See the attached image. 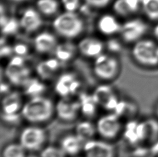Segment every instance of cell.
<instances>
[{
    "mask_svg": "<svg viewBox=\"0 0 158 157\" xmlns=\"http://www.w3.org/2000/svg\"><path fill=\"white\" fill-rule=\"evenodd\" d=\"M55 113V105L49 98L43 96L32 97L24 103L21 110L22 119L33 124L49 120Z\"/></svg>",
    "mask_w": 158,
    "mask_h": 157,
    "instance_id": "6da1fadb",
    "label": "cell"
},
{
    "mask_svg": "<svg viewBox=\"0 0 158 157\" xmlns=\"http://www.w3.org/2000/svg\"><path fill=\"white\" fill-rule=\"evenodd\" d=\"M52 25L58 35L68 40L78 37L84 29L83 22L80 17L75 12L69 11L56 17Z\"/></svg>",
    "mask_w": 158,
    "mask_h": 157,
    "instance_id": "7a4b0ae2",
    "label": "cell"
},
{
    "mask_svg": "<svg viewBox=\"0 0 158 157\" xmlns=\"http://www.w3.org/2000/svg\"><path fill=\"white\" fill-rule=\"evenodd\" d=\"M131 55L140 66L148 68L158 66V44L150 39H142L135 42Z\"/></svg>",
    "mask_w": 158,
    "mask_h": 157,
    "instance_id": "3957f363",
    "label": "cell"
},
{
    "mask_svg": "<svg viewBox=\"0 0 158 157\" xmlns=\"http://www.w3.org/2000/svg\"><path fill=\"white\" fill-rule=\"evenodd\" d=\"M5 75L10 84L22 87L31 78V70L27 65L25 57L15 55L6 66Z\"/></svg>",
    "mask_w": 158,
    "mask_h": 157,
    "instance_id": "277c9868",
    "label": "cell"
},
{
    "mask_svg": "<svg viewBox=\"0 0 158 157\" xmlns=\"http://www.w3.org/2000/svg\"><path fill=\"white\" fill-rule=\"evenodd\" d=\"M93 71L98 79L109 82L118 77L121 71V64L115 56L102 53L94 59Z\"/></svg>",
    "mask_w": 158,
    "mask_h": 157,
    "instance_id": "5b68a950",
    "label": "cell"
},
{
    "mask_svg": "<svg viewBox=\"0 0 158 157\" xmlns=\"http://www.w3.org/2000/svg\"><path fill=\"white\" fill-rule=\"evenodd\" d=\"M46 140V131L38 126L32 125L22 130L19 134V143L27 151L35 152L42 149Z\"/></svg>",
    "mask_w": 158,
    "mask_h": 157,
    "instance_id": "8992f818",
    "label": "cell"
},
{
    "mask_svg": "<svg viewBox=\"0 0 158 157\" xmlns=\"http://www.w3.org/2000/svg\"><path fill=\"white\" fill-rule=\"evenodd\" d=\"M96 127L98 135L106 140L115 139L122 131L121 119L114 112L101 116L96 123Z\"/></svg>",
    "mask_w": 158,
    "mask_h": 157,
    "instance_id": "52a82bcc",
    "label": "cell"
},
{
    "mask_svg": "<svg viewBox=\"0 0 158 157\" xmlns=\"http://www.w3.org/2000/svg\"><path fill=\"white\" fill-rule=\"evenodd\" d=\"M81 85L77 75L72 72H66L61 74L56 80L54 90L60 98L72 97L79 93Z\"/></svg>",
    "mask_w": 158,
    "mask_h": 157,
    "instance_id": "ba28073f",
    "label": "cell"
},
{
    "mask_svg": "<svg viewBox=\"0 0 158 157\" xmlns=\"http://www.w3.org/2000/svg\"><path fill=\"white\" fill-rule=\"evenodd\" d=\"M147 25L142 19H133L121 25L119 33L124 42L135 44L142 40L147 31Z\"/></svg>",
    "mask_w": 158,
    "mask_h": 157,
    "instance_id": "9c48e42d",
    "label": "cell"
},
{
    "mask_svg": "<svg viewBox=\"0 0 158 157\" xmlns=\"http://www.w3.org/2000/svg\"><path fill=\"white\" fill-rule=\"evenodd\" d=\"M92 95L98 106L109 111L113 112L120 100L113 87L108 84L97 87Z\"/></svg>",
    "mask_w": 158,
    "mask_h": 157,
    "instance_id": "30bf717a",
    "label": "cell"
},
{
    "mask_svg": "<svg viewBox=\"0 0 158 157\" xmlns=\"http://www.w3.org/2000/svg\"><path fill=\"white\" fill-rule=\"evenodd\" d=\"M81 113L78 100L72 97L60 98L55 105V114L59 119L65 122L74 121Z\"/></svg>",
    "mask_w": 158,
    "mask_h": 157,
    "instance_id": "8fae6325",
    "label": "cell"
},
{
    "mask_svg": "<svg viewBox=\"0 0 158 157\" xmlns=\"http://www.w3.org/2000/svg\"><path fill=\"white\" fill-rule=\"evenodd\" d=\"M85 157H115L116 150L113 145L101 140L92 139L84 144Z\"/></svg>",
    "mask_w": 158,
    "mask_h": 157,
    "instance_id": "7c38bea8",
    "label": "cell"
},
{
    "mask_svg": "<svg viewBox=\"0 0 158 157\" xmlns=\"http://www.w3.org/2000/svg\"><path fill=\"white\" fill-rule=\"evenodd\" d=\"M77 47L78 52L84 57L95 59L103 53L106 44L97 38L85 37L79 41Z\"/></svg>",
    "mask_w": 158,
    "mask_h": 157,
    "instance_id": "4fadbf2b",
    "label": "cell"
},
{
    "mask_svg": "<svg viewBox=\"0 0 158 157\" xmlns=\"http://www.w3.org/2000/svg\"><path fill=\"white\" fill-rule=\"evenodd\" d=\"M58 44L56 36L47 31L38 33L33 41V46L35 51L40 54L53 53Z\"/></svg>",
    "mask_w": 158,
    "mask_h": 157,
    "instance_id": "5bb4252c",
    "label": "cell"
},
{
    "mask_svg": "<svg viewBox=\"0 0 158 157\" xmlns=\"http://www.w3.org/2000/svg\"><path fill=\"white\" fill-rule=\"evenodd\" d=\"M61 63L56 57L45 59L36 65L35 72L41 80H49L60 70Z\"/></svg>",
    "mask_w": 158,
    "mask_h": 157,
    "instance_id": "9a60e30c",
    "label": "cell"
},
{
    "mask_svg": "<svg viewBox=\"0 0 158 157\" xmlns=\"http://www.w3.org/2000/svg\"><path fill=\"white\" fill-rule=\"evenodd\" d=\"M20 27L27 33H33L42 26V19L35 9L27 8L22 13L19 19Z\"/></svg>",
    "mask_w": 158,
    "mask_h": 157,
    "instance_id": "2e32d148",
    "label": "cell"
},
{
    "mask_svg": "<svg viewBox=\"0 0 158 157\" xmlns=\"http://www.w3.org/2000/svg\"><path fill=\"white\" fill-rule=\"evenodd\" d=\"M22 94L18 91H10L5 94L2 101V113H21L23 107Z\"/></svg>",
    "mask_w": 158,
    "mask_h": 157,
    "instance_id": "e0dca14e",
    "label": "cell"
},
{
    "mask_svg": "<svg viewBox=\"0 0 158 157\" xmlns=\"http://www.w3.org/2000/svg\"><path fill=\"white\" fill-rule=\"evenodd\" d=\"M85 141L77 134H68L60 141V147L67 155L76 156L83 150Z\"/></svg>",
    "mask_w": 158,
    "mask_h": 157,
    "instance_id": "ac0fdd59",
    "label": "cell"
},
{
    "mask_svg": "<svg viewBox=\"0 0 158 157\" xmlns=\"http://www.w3.org/2000/svg\"><path fill=\"white\" fill-rule=\"evenodd\" d=\"M97 27L99 32L103 35L112 36L120 32L121 25L114 16L106 14L101 16L98 19Z\"/></svg>",
    "mask_w": 158,
    "mask_h": 157,
    "instance_id": "d6986e66",
    "label": "cell"
},
{
    "mask_svg": "<svg viewBox=\"0 0 158 157\" xmlns=\"http://www.w3.org/2000/svg\"><path fill=\"white\" fill-rule=\"evenodd\" d=\"M78 101L80 103L81 113L88 119H92L97 113L98 105L96 102L92 94L81 92L78 95Z\"/></svg>",
    "mask_w": 158,
    "mask_h": 157,
    "instance_id": "ffe728a7",
    "label": "cell"
},
{
    "mask_svg": "<svg viewBox=\"0 0 158 157\" xmlns=\"http://www.w3.org/2000/svg\"><path fill=\"white\" fill-rule=\"evenodd\" d=\"M77 52H78L77 46L70 42H64L57 44L53 53L55 57L63 63L71 61Z\"/></svg>",
    "mask_w": 158,
    "mask_h": 157,
    "instance_id": "44dd1931",
    "label": "cell"
},
{
    "mask_svg": "<svg viewBox=\"0 0 158 157\" xmlns=\"http://www.w3.org/2000/svg\"><path fill=\"white\" fill-rule=\"evenodd\" d=\"M120 119H126L131 120L134 119L139 112V107L132 101L120 100L116 109L113 111Z\"/></svg>",
    "mask_w": 158,
    "mask_h": 157,
    "instance_id": "7402d4cb",
    "label": "cell"
},
{
    "mask_svg": "<svg viewBox=\"0 0 158 157\" xmlns=\"http://www.w3.org/2000/svg\"><path fill=\"white\" fill-rule=\"evenodd\" d=\"M97 133L96 125L89 120H83L79 122L76 126L75 134L85 141L94 139V137Z\"/></svg>",
    "mask_w": 158,
    "mask_h": 157,
    "instance_id": "603a6c76",
    "label": "cell"
},
{
    "mask_svg": "<svg viewBox=\"0 0 158 157\" xmlns=\"http://www.w3.org/2000/svg\"><path fill=\"white\" fill-rule=\"evenodd\" d=\"M141 0H116L113 4L114 11L121 16H127L138 10Z\"/></svg>",
    "mask_w": 158,
    "mask_h": 157,
    "instance_id": "cb8c5ba5",
    "label": "cell"
},
{
    "mask_svg": "<svg viewBox=\"0 0 158 157\" xmlns=\"http://www.w3.org/2000/svg\"><path fill=\"white\" fill-rule=\"evenodd\" d=\"M22 88L24 89V94L29 98L42 96L47 89L43 80L35 78H31Z\"/></svg>",
    "mask_w": 158,
    "mask_h": 157,
    "instance_id": "d4e9b609",
    "label": "cell"
},
{
    "mask_svg": "<svg viewBox=\"0 0 158 157\" xmlns=\"http://www.w3.org/2000/svg\"><path fill=\"white\" fill-rule=\"evenodd\" d=\"M145 142L156 143L158 141V120L149 119L143 120Z\"/></svg>",
    "mask_w": 158,
    "mask_h": 157,
    "instance_id": "484cf974",
    "label": "cell"
},
{
    "mask_svg": "<svg viewBox=\"0 0 158 157\" xmlns=\"http://www.w3.org/2000/svg\"><path fill=\"white\" fill-rule=\"evenodd\" d=\"M1 26L2 34L5 36L12 35L18 33L20 27L19 21L15 18H8L4 14H1Z\"/></svg>",
    "mask_w": 158,
    "mask_h": 157,
    "instance_id": "4316f807",
    "label": "cell"
},
{
    "mask_svg": "<svg viewBox=\"0 0 158 157\" xmlns=\"http://www.w3.org/2000/svg\"><path fill=\"white\" fill-rule=\"evenodd\" d=\"M138 122L135 120H131L127 123L123 130V136L127 142L131 145L140 143L139 137L137 134Z\"/></svg>",
    "mask_w": 158,
    "mask_h": 157,
    "instance_id": "83f0119b",
    "label": "cell"
},
{
    "mask_svg": "<svg viewBox=\"0 0 158 157\" xmlns=\"http://www.w3.org/2000/svg\"><path fill=\"white\" fill-rule=\"evenodd\" d=\"M27 150L19 143H11L2 150V157H27Z\"/></svg>",
    "mask_w": 158,
    "mask_h": 157,
    "instance_id": "f1b7e54d",
    "label": "cell"
},
{
    "mask_svg": "<svg viewBox=\"0 0 158 157\" xmlns=\"http://www.w3.org/2000/svg\"><path fill=\"white\" fill-rule=\"evenodd\" d=\"M36 6L40 12L45 15H53L58 9V3L56 0H38Z\"/></svg>",
    "mask_w": 158,
    "mask_h": 157,
    "instance_id": "f546056e",
    "label": "cell"
},
{
    "mask_svg": "<svg viewBox=\"0 0 158 157\" xmlns=\"http://www.w3.org/2000/svg\"><path fill=\"white\" fill-rule=\"evenodd\" d=\"M145 15L151 20H158V0H141Z\"/></svg>",
    "mask_w": 158,
    "mask_h": 157,
    "instance_id": "4dcf8cb0",
    "label": "cell"
},
{
    "mask_svg": "<svg viewBox=\"0 0 158 157\" xmlns=\"http://www.w3.org/2000/svg\"><path fill=\"white\" fill-rule=\"evenodd\" d=\"M67 155L60 147L53 145L45 147L40 153V157H67Z\"/></svg>",
    "mask_w": 158,
    "mask_h": 157,
    "instance_id": "1f68e13d",
    "label": "cell"
},
{
    "mask_svg": "<svg viewBox=\"0 0 158 157\" xmlns=\"http://www.w3.org/2000/svg\"><path fill=\"white\" fill-rule=\"evenodd\" d=\"M22 116L21 113L4 114H2V119L5 123L9 125H18L20 122Z\"/></svg>",
    "mask_w": 158,
    "mask_h": 157,
    "instance_id": "d6a6232c",
    "label": "cell"
},
{
    "mask_svg": "<svg viewBox=\"0 0 158 157\" xmlns=\"http://www.w3.org/2000/svg\"><path fill=\"white\" fill-rule=\"evenodd\" d=\"M122 42L116 39H110L106 43V49L111 53H118L122 50Z\"/></svg>",
    "mask_w": 158,
    "mask_h": 157,
    "instance_id": "836d02e7",
    "label": "cell"
},
{
    "mask_svg": "<svg viewBox=\"0 0 158 157\" xmlns=\"http://www.w3.org/2000/svg\"><path fill=\"white\" fill-rule=\"evenodd\" d=\"M13 49L14 54L16 55L22 56V57H25V56L29 54V46H28L27 44L23 42L16 43L13 46Z\"/></svg>",
    "mask_w": 158,
    "mask_h": 157,
    "instance_id": "e575fe53",
    "label": "cell"
},
{
    "mask_svg": "<svg viewBox=\"0 0 158 157\" xmlns=\"http://www.w3.org/2000/svg\"><path fill=\"white\" fill-rule=\"evenodd\" d=\"M64 9L69 12H75L79 6V0H61Z\"/></svg>",
    "mask_w": 158,
    "mask_h": 157,
    "instance_id": "d590c367",
    "label": "cell"
},
{
    "mask_svg": "<svg viewBox=\"0 0 158 157\" xmlns=\"http://www.w3.org/2000/svg\"><path fill=\"white\" fill-rule=\"evenodd\" d=\"M85 1L87 3V4L90 6L101 8L106 6L110 2V0H85Z\"/></svg>",
    "mask_w": 158,
    "mask_h": 157,
    "instance_id": "8d00e7d4",
    "label": "cell"
},
{
    "mask_svg": "<svg viewBox=\"0 0 158 157\" xmlns=\"http://www.w3.org/2000/svg\"><path fill=\"white\" fill-rule=\"evenodd\" d=\"M13 46L7 45L6 44L1 46V51H0V55L2 58H8L10 57L13 55Z\"/></svg>",
    "mask_w": 158,
    "mask_h": 157,
    "instance_id": "74e56055",
    "label": "cell"
},
{
    "mask_svg": "<svg viewBox=\"0 0 158 157\" xmlns=\"http://www.w3.org/2000/svg\"><path fill=\"white\" fill-rule=\"evenodd\" d=\"M1 92L2 94H6L8 92H10V87L6 83L4 82L2 83L1 85Z\"/></svg>",
    "mask_w": 158,
    "mask_h": 157,
    "instance_id": "f35d334b",
    "label": "cell"
},
{
    "mask_svg": "<svg viewBox=\"0 0 158 157\" xmlns=\"http://www.w3.org/2000/svg\"><path fill=\"white\" fill-rule=\"evenodd\" d=\"M153 35L157 40H158V24L156 25V27L153 29Z\"/></svg>",
    "mask_w": 158,
    "mask_h": 157,
    "instance_id": "ab89813d",
    "label": "cell"
},
{
    "mask_svg": "<svg viewBox=\"0 0 158 157\" xmlns=\"http://www.w3.org/2000/svg\"><path fill=\"white\" fill-rule=\"evenodd\" d=\"M12 1H14V2H22V1H24V0H12Z\"/></svg>",
    "mask_w": 158,
    "mask_h": 157,
    "instance_id": "60d3db41",
    "label": "cell"
},
{
    "mask_svg": "<svg viewBox=\"0 0 158 157\" xmlns=\"http://www.w3.org/2000/svg\"><path fill=\"white\" fill-rule=\"evenodd\" d=\"M156 113H157V116H158V106H157V108L156 109Z\"/></svg>",
    "mask_w": 158,
    "mask_h": 157,
    "instance_id": "b9f144b4",
    "label": "cell"
}]
</instances>
